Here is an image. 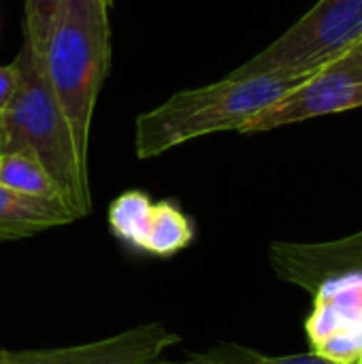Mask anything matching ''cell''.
<instances>
[{
  "label": "cell",
  "instance_id": "1",
  "mask_svg": "<svg viewBox=\"0 0 362 364\" xmlns=\"http://www.w3.org/2000/svg\"><path fill=\"white\" fill-rule=\"evenodd\" d=\"M314 73L280 70L241 79L226 77L218 83L177 92L160 107L137 117V158H156L205 134L241 130L252 117L297 90Z\"/></svg>",
  "mask_w": 362,
  "mask_h": 364
},
{
  "label": "cell",
  "instance_id": "2",
  "mask_svg": "<svg viewBox=\"0 0 362 364\" xmlns=\"http://www.w3.org/2000/svg\"><path fill=\"white\" fill-rule=\"evenodd\" d=\"M19 81L6 109L0 113V154L30 151L45 166L70 213L90 215L87 166L81 162L70 124L47 81L43 58L28 45L15 58Z\"/></svg>",
  "mask_w": 362,
  "mask_h": 364
},
{
  "label": "cell",
  "instance_id": "3",
  "mask_svg": "<svg viewBox=\"0 0 362 364\" xmlns=\"http://www.w3.org/2000/svg\"><path fill=\"white\" fill-rule=\"evenodd\" d=\"M109 9L105 0H62L43 53L47 81L85 166L94 107L111 66Z\"/></svg>",
  "mask_w": 362,
  "mask_h": 364
},
{
  "label": "cell",
  "instance_id": "4",
  "mask_svg": "<svg viewBox=\"0 0 362 364\" xmlns=\"http://www.w3.org/2000/svg\"><path fill=\"white\" fill-rule=\"evenodd\" d=\"M362 41V0H320L267 49L228 77L280 70H318Z\"/></svg>",
  "mask_w": 362,
  "mask_h": 364
},
{
  "label": "cell",
  "instance_id": "5",
  "mask_svg": "<svg viewBox=\"0 0 362 364\" xmlns=\"http://www.w3.org/2000/svg\"><path fill=\"white\" fill-rule=\"evenodd\" d=\"M362 107V41L320 66L305 83L252 117L239 132L256 134L280 126Z\"/></svg>",
  "mask_w": 362,
  "mask_h": 364
},
{
  "label": "cell",
  "instance_id": "6",
  "mask_svg": "<svg viewBox=\"0 0 362 364\" xmlns=\"http://www.w3.org/2000/svg\"><path fill=\"white\" fill-rule=\"evenodd\" d=\"M305 328L314 354L335 364H362V271L333 275L314 290Z\"/></svg>",
  "mask_w": 362,
  "mask_h": 364
},
{
  "label": "cell",
  "instance_id": "7",
  "mask_svg": "<svg viewBox=\"0 0 362 364\" xmlns=\"http://www.w3.org/2000/svg\"><path fill=\"white\" fill-rule=\"evenodd\" d=\"M181 339L160 322L73 348L0 350V364H149Z\"/></svg>",
  "mask_w": 362,
  "mask_h": 364
},
{
  "label": "cell",
  "instance_id": "8",
  "mask_svg": "<svg viewBox=\"0 0 362 364\" xmlns=\"http://www.w3.org/2000/svg\"><path fill=\"white\" fill-rule=\"evenodd\" d=\"M75 220L60 200H43L0 186V243L26 239Z\"/></svg>",
  "mask_w": 362,
  "mask_h": 364
},
{
  "label": "cell",
  "instance_id": "9",
  "mask_svg": "<svg viewBox=\"0 0 362 364\" xmlns=\"http://www.w3.org/2000/svg\"><path fill=\"white\" fill-rule=\"evenodd\" d=\"M194 241V222L171 200H160L151 205V213L139 245L156 258H173L183 252Z\"/></svg>",
  "mask_w": 362,
  "mask_h": 364
},
{
  "label": "cell",
  "instance_id": "10",
  "mask_svg": "<svg viewBox=\"0 0 362 364\" xmlns=\"http://www.w3.org/2000/svg\"><path fill=\"white\" fill-rule=\"evenodd\" d=\"M0 186L26 196L64 203L62 192L58 190L45 166L30 151L0 154Z\"/></svg>",
  "mask_w": 362,
  "mask_h": 364
},
{
  "label": "cell",
  "instance_id": "11",
  "mask_svg": "<svg viewBox=\"0 0 362 364\" xmlns=\"http://www.w3.org/2000/svg\"><path fill=\"white\" fill-rule=\"evenodd\" d=\"M151 205L154 200L149 198V194L141 190H128L119 194L109 205V213H107V222L113 237L126 243L128 247L139 250L151 213Z\"/></svg>",
  "mask_w": 362,
  "mask_h": 364
},
{
  "label": "cell",
  "instance_id": "12",
  "mask_svg": "<svg viewBox=\"0 0 362 364\" xmlns=\"http://www.w3.org/2000/svg\"><path fill=\"white\" fill-rule=\"evenodd\" d=\"M62 0H23V45H28L38 58L45 53V45L49 38V30L58 15Z\"/></svg>",
  "mask_w": 362,
  "mask_h": 364
},
{
  "label": "cell",
  "instance_id": "13",
  "mask_svg": "<svg viewBox=\"0 0 362 364\" xmlns=\"http://www.w3.org/2000/svg\"><path fill=\"white\" fill-rule=\"evenodd\" d=\"M205 358L211 364H335L318 354H299V356H260L241 348H215L205 354Z\"/></svg>",
  "mask_w": 362,
  "mask_h": 364
},
{
  "label": "cell",
  "instance_id": "14",
  "mask_svg": "<svg viewBox=\"0 0 362 364\" xmlns=\"http://www.w3.org/2000/svg\"><path fill=\"white\" fill-rule=\"evenodd\" d=\"M17 81H19V66L15 60L9 66H0V113L6 109L9 100L13 98Z\"/></svg>",
  "mask_w": 362,
  "mask_h": 364
},
{
  "label": "cell",
  "instance_id": "15",
  "mask_svg": "<svg viewBox=\"0 0 362 364\" xmlns=\"http://www.w3.org/2000/svg\"><path fill=\"white\" fill-rule=\"evenodd\" d=\"M149 364H211L207 358H205V354H196V356H192V358H188V360H183V363H166V360H154V363Z\"/></svg>",
  "mask_w": 362,
  "mask_h": 364
},
{
  "label": "cell",
  "instance_id": "16",
  "mask_svg": "<svg viewBox=\"0 0 362 364\" xmlns=\"http://www.w3.org/2000/svg\"><path fill=\"white\" fill-rule=\"evenodd\" d=\"M105 2H109V4H111V6H113V0H105Z\"/></svg>",
  "mask_w": 362,
  "mask_h": 364
}]
</instances>
